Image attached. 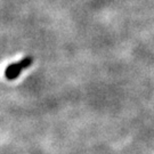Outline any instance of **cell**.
Segmentation results:
<instances>
[{"label":"cell","mask_w":154,"mask_h":154,"mask_svg":"<svg viewBox=\"0 0 154 154\" xmlns=\"http://www.w3.org/2000/svg\"><path fill=\"white\" fill-rule=\"evenodd\" d=\"M32 62H33L32 57L26 56V57H24L21 61L8 65L5 70L6 79H7V80H14V79L18 78L20 74H21V72H22L24 69H28L29 66H31Z\"/></svg>","instance_id":"obj_1"}]
</instances>
